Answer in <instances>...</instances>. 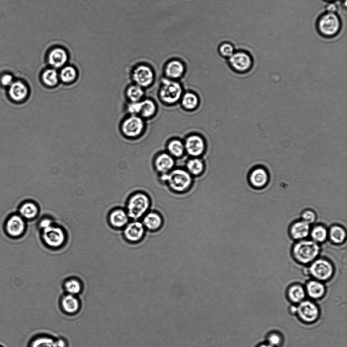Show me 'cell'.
Segmentation results:
<instances>
[{
	"label": "cell",
	"mask_w": 347,
	"mask_h": 347,
	"mask_svg": "<svg viewBox=\"0 0 347 347\" xmlns=\"http://www.w3.org/2000/svg\"><path fill=\"white\" fill-rule=\"evenodd\" d=\"M158 180L172 193L183 195L191 190L195 178L183 166H177L166 174L158 176Z\"/></svg>",
	"instance_id": "1"
},
{
	"label": "cell",
	"mask_w": 347,
	"mask_h": 347,
	"mask_svg": "<svg viewBox=\"0 0 347 347\" xmlns=\"http://www.w3.org/2000/svg\"><path fill=\"white\" fill-rule=\"evenodd\" d=\"M185 90L181 81L162 77L158 86L157 97L162 106L167 108L174 107L179 106Z\"/></svg>",
	"instance_id": "2"
},
{
	"label": "cell",
	"mask_w": 347,
	"mask_h": 347,
	"mask_svg": "<svg viewBox=\"0 0 347 347\" xmlns=\"http://www.w3.org/2000/svg\"><path fill=\"white\" fill-rule=\"evenodd\" d=\"M71 56L70 50L66 44L54 42L45 50L44 59L46 66L59 70L71 62Z\"/></svg>",
	"instance_id": "3"
},
{
	"label": "cell",
	"mask_w": 347,
	"mask_h": 347,
	"mask_svg": "<svg viewBox=\"0 0 347 347\" xmlns=\"http://www.w3.org/2000/svg\"><path fill=\"white\" fill-rule=\"evenodd\" d=\"M152 206L151 196L145 192L138 191L129 198L126 212L132 220H139L151 210Z\"/></svg>",
	"instance_id": "4"
},
{
	"label": "cell",
	"mask_w": 347,
	"mask_h": 347,
	"mask_svg": "<svg viewBox=\"0 0 347 347\" xmlns=\"http://www.w3.org/2000/svg\"><path fill=\"white\" fill-rule=\"evenodd\" d=\"M120 131L128 140H136L143 136L148 130V122L139 116L127 114L120 124Z\"/></svg>",
	"instance_id": "5"
},
{
	"label": "cell",
	"mask_w": 347,
	"mask_h": 347,
	"mask_svg": "<svg viewBox=\"0 0 347 347\" xmlns=\"http://www.w3.org/2000/svg\"><path fill=\"white\" fill-rule=\"evenodd\" d=\"M126 110L127 114L139 116L148 122L157 117L159 107L154 98L147 96L139 102H127Z\"/></svg>",
	"instance_id": "6"
},
{
	"label": "cell",
	"mask_w": 347,
	"mask_h": 347,
	"mask_svg": "<svg viewBox=\"0 0 347 347\" xmlns=\"http://www.w3.org/2000/svg\"><path fill=\"white\" fill-rule=\"evenodd\" d=\"M129 75L132 82L146 90L152 88L156 80L154 69L146 63L134 64L130 70Z\"/></svg>",
	"instance_id": "7"
},
{
	"label": "cell",
	"mask_w": 347,
	"mask_h": 347,
	"mask_svg": "<svg viewBox=\"0 0 347 347\" xmlns=\"http://www.w3.org/2000/svg\"><path fill=\"white\" fill-rule=\"evenodd\" d=\"M187 157L204 158L209 150V142L204 134L191 132L183 138Z\"/></svg>",
	"instance_id": "8"
},
{
	"label": "cell",
	"mask_w": 347,
	"mask_h": 347,
	"mask_svg": "<svg viewBox=\"0 0 347 347\" xmlns=\"http://www.w3.org/2000/svg\"><path fill=\"white\" fill-rule=\"evenodd\" d=\"M342 20L337 14L326 12L318 18L316 22L318 32L323 37L331 38L337 36L341 30Z\"/></svg>",
	"instance_id": "9"
},
{
	"label": "cell",
	"mask_w": 347,
	"mask_h": 347,
	"mask_svg": "<svg viewBox=\"0 0 347 347\" xmlns=\"http://www.w3.org/2000/svg\"><path fill=\"white\" fill-rule=\"evenodd\" d=\"M321 248L313 240H302L295 244L293 254L297 262L307 264L313 262L319 256Z\"/></svg>",
	"instance_id": "10"
},
{
	"label": "cell",
	"mask_w": 347,
	"mask_h": 347,
	"mask_svg": "<svg viewBox=\"0 0 347 347\" xmlns=\"http://www.w3.org/2000/svg\"><path fill=\"white\" fill-rule=\"evenodd\" d=\"M227 60L230 68L239 74L250 72L254 66L253 56L250 52L244 50L235 51Z\"/></svg>",
	"instance_id": "11"
},
{
	"label": "cell",
	"mask_w": 347,
	"mask_h": 347,
	"mask_svg": "<svg viewBox=\"0 0 347 347\" xmlns=\"http://www.w3.org/2000/svg\"><path fill=\"white\" fill-rule=\"evenodd\" d=\"M27 228L26 220L17 212L9 214L4 220L3 230L9 238L17 240L24 236Z\"/></svg>",
	"instance_id": "12"
},
{
	"label": "cell",
	"mask_w": 347,
	"mask_h": 347,
	"mask_svg": "<svg viewBox=\"0 0 347 347\" xmlns=\"http://www.w3.org/2000/svg\"><path fill=\"white\" fill-rule=\"evenodd\" d=\"M177 160L164 150L157 152L153 156L152 165L158 176L166 174L177 166Z\"/></svg>",
	"instance_id": "13"
},
{
	"label": "cell",
	"mask_w": 347,
	"mask_h": 347,
	"mask_svg": "<svg viewBox=\"0 0 347 347\" xmlns=\"http://www.w3.org/2000/svg\"><path fill=\"white\" fill-rule=\"evenodd\" d=\"M187 72V66L182 60L172 58L166 62L163 69V76L166 78L181 81Z\"/></svg>",
	"instance_id": "14"
},
{
	"label": "cell",
	"mask_w": 347,
	"mask_h": 347,
	"mask_svg": "<svg viewBox=\"0 0 347 347\" xmlns=\"http://www.w3.org/2000/svg\"><path fill=\"white\" fill-rule=\"evenodd\" d=\"M58 306L63 314L73 317L80 312L82 305L78 296L63 294L59 300Z\"/></svg>",
	"instance_id": "15"
},
{
	"label": "cell",
	"mask_w": 347,
	"mask_h": 347,
	"mask_svg": "<svg viewBox=\"0 0 347 347\" xmlns=\"http://www.w3.org/2000/svg\"><path fill=\"white\" fill-rule=\"evenodd\" d=\"M310 274L317 280H327L333 275L334 268L328 260L324 258L316 259L309 268Z\"/></svg>",
	"instance_id": "16"
},
{
	"label": "cell",
	"mask_w": 347,
	"mask_h": 347,
	"mask_svg": "<svg viewBox=\"0 0 347 347\" xmlns=\"http://www.w3.org/2000/svg\"><path fill=\"white\" fill-rule=\"evenodd\" d=\"M64 230L60 227L51 226L42 230V238L44 243L52 248H59L65 242Z\"/></svg>",
	"instance_id": "17"
},
{
	"label": "cell",
	"mask_w": 347,
	"mask_h": 347,
	"mask_svg": "<svg viewBox=\"0 0 347 347\" xmlns=\"http://www.w3.org/2000/svg\"><path fill=\"white\" fill-rule=\"evenodd\" d=\"M147 230L139 220H132L125 226L124 236L129 242L138 244L146 235Z\"/></svg>",
	"instance_id": "18"
},
{
	"label": "cell",
	"mask_w": 347,
	"mask_h": 347,
	"mask_svg": "<svg viewBox=\"0 0 347 347\" xmlns=\"http://www.w3.org/2000/svg\"><path fill=\"white\" fill-rule=\"evenodd\" d=\"M200 96L192 90H185L179 104L185 112L192 114L199 110L201 106Z\"/></svg>",
	"instance_id": "19"
},
{
	"label": "cell",
	"mask_w": 347,
	"mask_h": 347,
	"mask_svg": "<svg viewBox=\"0 0 347 347\" xmlns=\"http://www.w3.org/2000/svg\"><path fill=\"white\" fill-rule=\"evenodd\" d=\"M30 95V89L27 84L22 80H14L8 88L9 99L15 103L25 102Z\"/></svg>",
	"instance_id": "20"
},
{
	"label": "cell",
	"mask_w": 347,
	"mask_h": 347,
	"mask_svg": "<svg viewBox=\"0 0 347 347\" xmlns=\"http://www.w3.org/2000/svg\"><path fill=\"white\" fill-rule=\"evenodd\" d=\"M141 220L147 232L150 233L159 232L163 228L165 222L163 215L160 212L154 210H150Z\"/></svg>",
	"instance_id": "21"
},
{
	"label": "cell",
	"mask_w": 347,
	"mask_h": 347,
	"mask_svg": "<svg viewBox=\"0 0 347 347\" xmlns=\"http://www.w3.org/2000/svg\"><path fill=\"white\" fill-rule=\"evenodd\" d=\"M164 150L177 161L187 156L183 138L180 136L168 138L165 142Z\"/></svg>",
	"instance_id": "22"
},
{
	"label": "cell",
	"mask_w": 347,
	"mask_h": 347,
	"mask_svg": "<svg viewBox=\"0 0 347 347\" xmlns=\"http://www.w3.org/2000/svg\"><path fill=\"white\" fill-rule=\"evenodd\" d=\"M183 167L194 178H196L205 175L207 165L204 158L187 157Z\"/></svg>",
	"instance_id": "23"
},
{
	"label": "cell",
	"mask_w": 347,
	"mask_h": 347,
	"mask_svg": "<svg viewBox=\"0 0 347 347\" xmlns=\"http://www.w3.org/2000/svg\"><path fill=\"white\" fill-rule=\"evenodd\" d=\"M248 179L250 184L253 188H261L266 186L269 182V173L265 167L257 166L250 170Z\"/></svg>",
	"instance_id": "24"
},
{
	"label": "cell",
	"mask_w": 347,
	"mask_h": 347,
	"mask_svg": "<svg viewBox=\"0 0 347 347\" xmlns=\"http://www.w3.org/2000/svg\"><path fill=\"white\" fill-rule=\"evenodd\" d=\"M299 316L304 322L312 323L315 322L319 316L320 311L317 306L310 301L300 302L297 308Z\"/></svg>",
	"instance_id": "25"
},
{
	"label": "cell",
	"mask_w": 347,
	"mask_h": 347,
	"mask_svg": "<svg viewBox=\"0 0 347 347\" xmlns=\"http://www.w3.org/2000/svg\"><path fill=\"white\" fill-rule=\"evenodd\" d=\"M27 347H58L57 337L46 333L38 334L28 341Z\"/></svg>",
	"instance_id": "26"
},
{
	"label": "cell",
	"mask_w": 347,
	"mask_h": 347,
	"mask_svg": "<svg viewBox=\"0 0 347 347\" xmlns=\"http://www.w3.org/2000/svg\"><path fill=\"white\" fill-rule=\"evenodd\" d=\"M40 79L42 84L45 88H55L60 82L59 70L46 66L41 72Z\"/></svg>",
	"instance_id": "27"
},
{
	"label": "cell",
	"mask_w": 347,
	"mask_h": 347,
	"mask_svg": "<svg viewBox=\"0 0 347 347\" xmlns=\"http://www.w3.org/2000/svg\"><path fill=\"white\" fill-rule=\"evenodd\" d=\"M59 75L61 82L70 85L78 80L79 72L76 66L70 62L59 70Z\"/></svg>",
	"instance_id": "28"
},
{
	"label": "cell",
	"mask_w": 347,
	"mask_h": 347,
	"mask_svg": "<svg viewBox=\"0 0 347 347\" xmlns=\"http://www.w3.org/2000/svg\"><path fill=\"white\" fill-rule=\"evenodd\" d=\"M17 213L26 221L35 219L39 214L37 205L31 200H24L18 208Z\"/></svg>",
	"instance_id": "29"
},
{
	"label": "cell",
	"mask_w": 347,
	"mask_h": 347,
	"mask_svg": "<svg viewBox=\"0 0 347 347\" xmlns=\"http://www.w3.org/2000/svg\"><path fill=\"white\" fill-rule=\"evenodd\" d=\"M146 94V90L132 82L127 85L125 90L127 102H139L147 96Z\"/></svg>",
	"instance_id": "30"
},
{
	"label": "cell",
	"mask_w": 347,
	"mask_h": 347,
	"mask_svg": "<svg viewBox=\"0 0 347 347\" xmlns=\"http://www.w3.org/2000/svg\"><path fill=\"white\" fill-rule=\"evenodd\" d=\"M310 224L300 220L294 223L291 226L290 234L296 240H302L307 238L310 234Z\"/></svg>",
	"instance_id": "31"
},
{
	"label": "cell",
	"mask_w": 347,
	"mask_h": 347,
	"mask_svg": "<svg viewBox=\"0 0 347 347\" xmlns=\"http://www.w3.org/2000/svg\"><path fill=\"white\" fill-rule=\"evenodd\" d=\"M62 289L63 294L79 296L84 291V286L78 278H70L64 281Z\"/></svg>",
	"instance_id": "32"
},
{
	"label": "cell",
	"mask_w": 347,
	"mask_h": 347,
	"mask_svg": "<svg viewBox=\"0 0 347 347\" xmlns=\"http://www.w3.org/2000/svg\"><path fill=\"white\" fill-rule=\"evenodd\" d=\"M129 219L127 212L121 209L113 210L109 216L111 225L116 228H125L128 224Z\"/></svg>",
	"instance_id": "33"
},
{
	"label": "cell",
	"mask_w": 347,
	"mask_h": 347,
	"mask_svg": "<svg viewBox=\"0 0 347 347\" xmlns=\"http://www.w3.org/2000/svg\"><path fill=\"white\" fill-rule=\"evenodd\" d=\"M325 292V286L319 280H311L307 284V292L313 299L318 300L322 298Z\"/></svg>",
	"instance_id": "34"
},
{
	"label": "cell",
	"mask_w": 347,
	"mask_h": 347,
	"mask_svg": "<svg viewBox=\"0 0 347 347\" xmlns=\"http://www.w3.org/2000/svg\"><path fill=\"white\" fill-rule=\"evenodd\" d=\"M331 240L335 244H343L346 238V232L343 228L336 225L333 226L328 232Z\"/></svg>",
	"instance_id": "35"
},
{
	"label": "cell",
	"mask_w": 347,
	"mask_h": 347,
	"mask_svg": "<svg viewBox=\"0 0 347 347\" xmlns=\"http://www.w3.org/2000/svg\"><path fill=\"white\" fill-rule=\"evenodd\" d=\"M311 237L312 240L318 244L323 243L328 237L327 229L322 225L314 227L310 231Z\"/></svg>",
	"instance_id": "36"
},
{
	"label": "cell",
	"mask_w": 347,
	"mask_h": 347,
	"mask_svg": "<svg viewBox=\"0 0 347 347\" xmlns=\"http://www.w3.org/2000/svg\"><path fill=\"white\" fill-rule=\"evenodd\" d=\"M289 298L294 302L300 303L304 300L306 292L304 288L300 285H294L289 288Z\"/></svg>",
	"instance_id": "37"
},
{
	"label": "cell",
	"mask_w": 347,
	"mask_h": 347,
	"mask_svg": "<svg viewBox=\"0 0 347 347\" xmlns=\"http://www.w3.org/2000/svg\"><path fill=\"white\" fill-rule=\"evenodd\" d=\"M235 51L234 44L229 42H224L221 44L218 48V52L220 56L227 60L234 54Z\"/></svg>",
	"instance_id": "38"
},
{
	"label": "cell",
	"mask_w": 347,
	"mask_h": 347,
	"mask_svg": "<svg viewBox=\"0 0 347 347\" xmlns=\"http://www.w3.org/2000/svg\"><path fill=\"white\" fill-rule=\"evenodd\" d=\"M302 220L311 224L315 222L317 216L316 214L310 210H306L302 214Z\"/></svg>",
	"instance_id": "39"
},
{
	"label": "cell",
	"mask_w": 347,
	"mask_h": 347,
	"mask_svg": "<svg viewBox=\"0 0 347 347\" xmlns=\"http://www.w3.org/2000/svg\"><path fill=\"white\" fill-rule=\"evenodd\" d=\"M12 75L10 74H4L0 77V84L4 88H8L14 81Z\"/></svg>",
	"instance_id": "40"
},
{
	"label": "cell",
	"mask_w": 347,
	"mask_h": 347,
	"mask_svg": "<svg viewBox=\"0 0 347 347\" xmlns=\"http://www.w3.org/2000/svg\"><path fill=\"white\" fill-rule=\"evenodd\" d=\"M269 344L275 347L279 346L281 342L282 338L278 334H272L269 338Z\"/></svg>",
	"instance_id": "41"
},
{
	"label": "cell",
	"mask_w": 347,
	"mask_h": 347,
	"mask_svg": "<svg viewBox=\"0 0 347 347\" xmlns=\"http://www.w3.org/2000/svg\"><path fill=\"white\" fill-rule=\"evenodd\" d=\"M326 10L327 12L337 14L338 6L335 2H330L327 4Z\"/></svg>",
	"instance_id": "42"
},
{
	"label": "cell",
	"mask_w": 347,
	"mask_h": 347,
	"mask_svg": "<svg viewBox=\"0 0 347 347\" xmlns=\"http://www.w3.org/2000/svg\"><path fill=\"white\" fill-rule=\"evenodd\" d=\"M58 347H69V343L67 338L64 336L57 337Z\"/></svg>",
	"instance_id": "43"
},
{
	"label": "cell",
	"mask_w": 347,
	"mask_h": 347,
	"mask_svg": "<svg viewBox=\"0 0 347 347\" xmlns=\"http://www.w3.org/2000/svg\"><path fill=\"white\" fill-rule=\"evenodd\" d=\"M52 225V221L48 218L42 220L39 223L40 228L43 230Z\"/></svg>",
	"instance_id": "44"
},
{
	"label": "cell",
	"mask_w": 347,
	"mask_h": 347,
	"mask_svg": "<svg viewBox=\"0 0 347 347\" xmlns=\"http://www.w3.org/2000/svg\"><path fill=\"white\" fill-rule=\"evenodd\" d=\"M259 347H274V346H272L270 344H262V345L259 346Z\"/></svg>",
	"instance_id": "45"
},
{
	"label": "cell",
	"mask_w": 347,
	"mask_h": 347,
	"mask_svg": "<svg viewBox=\"0 0 347 347\" xmlns=\"http://www.w3.org/2000/svg\"><path fill=\"white\" fill-rule=\"evenodd\" d=\"M342 4L345 5V8L347 6V0H341Z\"/></svg>",
	"instance_id": "46"
},
{
	"label": "cell",
	"mask_w": 347,
	"mask_h": 347,
	"mask_svg": "<svg viewBox=\"0 0 347 347\" xmlns=\"http://www.w3.org/2000/svg\"><path fill=\"white\" fill-rule=\"evenodd\" d=\"M324 1L328 2V3L330 2H335L336 0H324Z\"/></svg>",
	"instance_id": "47"
},
{
	"label": "cell",
	"mask_w": 347,
	"mask_h": 347,
	"mask_svg": "<svg viewBox=\"0 0 347 347\" xmlns=\"http://www.w3.org/2000/svg\"><path fill=\"white\" fill-rule=\"evenodd\" d=\"M0 347H4V346H3L0 344Z\"/></svg>",
	"instance_id": "48"
}]
</instances>
